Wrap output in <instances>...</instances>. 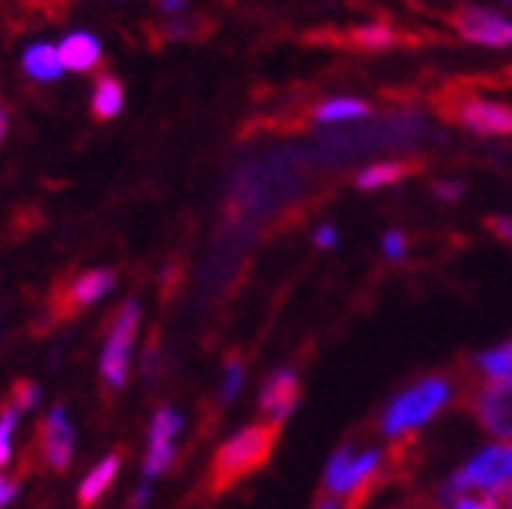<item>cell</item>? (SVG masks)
Segmentation results:
<instances>
[{
    "label": "cell",
    "mask_w": 512,
    "mask_h": 509,
    "mask_svg": "<svg viewBox=\"0 0 512 509\" xmlns=\"http://www.w3.org/2000/svg\"><path fill=\"white\" fill-rule=\"evenodd\" d=\"M122 100H125L122 82L113 79V75H100L97 85H94V94H91V110H94V116L97 119H113V116H119Z\"/></svg>",
    "instance_id": "d6986e66"
},
{
    "label": "cell",
    "mask_w": 512,
    "mask_h": 509,
    "mask_svg": "<svg viewBox=\"0 0 512 509\" xmlns=\"http://www.w3.org/2000/svg\"><path fill=\"white\" fill-rule=\"evenodd\" d=\"M503 485H512V444L488 441L434 488V503L444 509L459 497H469V494L484 497Z\"/></svg>",
    "instance_id": "7a4b0ae2"
},
{
    "label": "cell",
    "mask_w": 512,
    "mask_h": 509,
    "mask_svg": "<svg viewBox=\"0 0 512 509\" xmlns=\"http://www.w3.org/2000/svg\"><path fill=\"white\" fill-rule=\"evenodd\" d=\"M178 431H182V416H178L175 410H169V406H163V410L150 422V441H147V460H144L147 481L163 475L172 466Z\"/></svg>",
    "instance_id": "30bf717a"
},
{
    "label": "cell",
    "mask_w": 512,
    "mask_h": 509,
    "mask_svg": "<svg viewBox=\"0 0 512 509\" xmlns=\"http://www.w3.org/2000/svg\"><path fill=\"white\" fill-rule=\"evenodd\" d=\"M272 447H275V425L256 422V425L238 428L213 456V472H210L213 488L219 491L232 488L235 481L256 472L272 456Z\"/></svg>",
    "instance_id": "3957f363"
},
{
    "label": "cell",
    "mask_w": 512,
    "mask_h": 509,
    "mask_svg": "<svg viewBox=\"0 0 512 509\" xmlns=\"http://www.w3.org/2000/svg\"><path fill=\"white\" fill-rule=\"evenodd\" d=\"M338 241H341V235H338V228L335 225H319L316 232H313V244L319 247V250H331V247H338Z\"/></svg>",
    "instance_id": "83f0119b"
},
{
    "label": "cell",
    "mask_w": 512,
    "mask_h": 509,
    "mask_svg": "<svg viewBox=\"0 0 512 509\" xmlns=\"http://www.w3.org/2000/svg\"><path fill=\"white\" fill-rule=\"evenodd\" d=\"M434 197L444 200V203H456L466 197V182H459V178H444V182L434 185Z\"/></svg>",
    "instance_id": "cb8c5ba5"
},
{
    "label": "cell",
    "mask_w": 512,
    "mask_h": 509,
    "mask_svg": "<svg viewBox=\"0 0 512 509\" xmlns=\"http://www.w3.org/2000/svg\"><path fill=\"white\" fill-rule=\"evenodd\" d=\"M453 25L459 38L469 44L491 47V50H506L512 47V16L494 7H463L453 16Z\"/></svg>",
    "instance_id": "52a82bcc"
},
{
    "label": "cell",
    "mask_w": 512,
    "mask_h": 509,
    "mask_svg": "<svg viewBox=\"0 0 512 509\" xmlns=\"http://www.w3.org/2000/svg\"><path fill=\"white\" fill-rule=\"evenodd\" d=\"M244 378H247V372H244V363L241 360H228L225 363V375H222V400L225 403L238 400V394L244 388Z\"/></svg>",
    "instance_id": "603a6c76"
},
{
    "label": "cell",
    "mask_w": 512,
    "mask_h": 509,
    "mask_svg": "<svg viewBox=\"0 0 512 509\" xmlns=\"http://www.w3.org/2000/svg\"><path fill=\"white\" fill-rule=\"evenodd\" d=\"M456 400V381L450 375H422L409 381L403 391H397L388 403H384L378 431L388 441H403L409 435H419L434 419H441L450 403Z\"/></svg>",
    "instance_id": "6da1fadb"
},
{
    "label": "cell",
    "mask_w": 512,
    "mask_h": 509,
    "mask_svg": "<svg viewBox=\"0 0 512 509\" xmlns=\"http://www.w3.org/2000/svg\"><path fill=\"white\" fill-rule=\"evenodd\" d=\"M185 7H188V0H160L163 13H182Z\"/></svg>",
    "instance_id": "1f68e13d"
},
{
    "label": "cell",
    "mask_w": 512,
    "mask_h": 509,
    "mask_svg": "<svg viewBox=\"0 0 512 509\" xmlns=\"http://www.w3.org/2000/svg\"><path fill=\"white\" fill-rule=\"evenodd\" d=\"M500 4H506V7H512V0H500Z\"/></svg>",
    "instance_id": "e575fe53"
},
{
    "label": "cell",
    "mask_w": 512,
    "mask_h": 509,
    "mask_svg": "<svg viewBox=\"0 0 512 509\" xmlns=\"http://www.w3.org/2000/svg\"><path fill=\"white\" fill-rule=\"evenodd\" d=\"M7 132H10V113H7L4 104H0V141L7 138Z\"/></svg>",
    "instance_id": "d6a6232c"
},
{
    "label": "cell",
    "mask_w": 512,
    "mask_h": 509,
    "mask_svg": "<svg viewBox=\"0 0 512 509\" xmlns=\"http://www.w3.org/2000/svg\"><path fill=\"white\" fill-rule=\"evenodd\" d=\"M444 509H481V497H475V494L459 497V500H453V503H450V506H444Z\"/></svg>",
    "instance_id": "f546056e"
},
{
    "label": "cell",
    "mask_w": 512,
    "mask_h": 509,
    "mask_svg": "<svg viewBox=\"0 0 512 509\" xmlns=\"http://www.w3.org/2000/svg\"><path fill=\"white\" fill-rule=\"evenodd\" d=\"M113 282H116V275L110 269H91V272L79 275L72 282V288H69L72 303H79V307H91V303H97L100 297L110 294Z\"/></svg>",
    "instance_id": "ac0fdd59"
},
{
    "label": "cell",
    "mask_w": 512,
    "mask_h": 509,
    "mask_svg": "<svg viewBox=\"0 0 512 509\" xmlns=\"http://www.w3.org/2000/svg\"><path fill=\"white\" fill-rule=\"evenodd\" d=\"M372 110L363 97H328L322 104L313 110V119L319 125H347V122H356V119H366Z\"/></svg>",
    "instance_id": "5bb4252c"
},
{
    "label": "cell",
    "mask_w": 512,
    "mask_h": 509,
    "mask_svg": "<svg viewBox=\"0 0 512 509\" xmlns=\"http://www.w3.org/2000/svg\"><path fill=\"white\" fill-rule=\"evenodd\" d=\"M138 322H141V307L132 300L116 313L110 335H107V347L100 353V375L110 388H122L128 378V366H132V344L138 335Z\"/></svg>",
    "instance_id": "5b68a950"
},
{
    "label": "cell",
    "mask_w": 512,
    "mask_h": 509,
    "mask_svg": "<svg viewBox=\"0 0 512 509\" xmlns=\"http://www.w3.org/2000/svg\"><path fill=\"white\" fill-rule=\"evenodd\" d=\"M41 447H44V460L54 469H66L72 463L75 428H72L63 406H54V410L47 413L44 428H41Z\"/></svg>",
    "instance_id": "8fae6325"
},
{
    "label": "cell",
    "mask_w": 512,
    "mask_h": 509,
    "mask_svg": "<svg viewBox=\"0 0 512 509\" xmlns=\"http://www.w3.org/2000/svg\"><path fill=\"white\" fill-rule=\"evenodd\" d=\"M353 41L366 47V50H388L397 35L391 25H384V22H369V25H360V29L353 32Z\"/></svg>",
    "instance_id": "ffe728a7"
},
{
    "label": "cell",
    "mask_w": 512,
    "mask_h": 509,
    "mask_svg": "<svg viewBox=\"0 0 512 509\" xmlns=\"http://www.w3.org/2000/svg\"><path fill=\"white\" fill-rule=\"evenodd\" d=\"M381 257L388 263H403L409 257V238L400 228H391V232L381 235Z\"/></svg>",
    "instance_id": "7402d4cb"
},
{
    "label": "cell",
    "mask_w": 512,
    "mask_h": 509,
    "mask_svg": "<svg viewBox=\"0 0 512 509\" xmlns=\"http://www.w3.org/2000/svg\"><path fill=\"white\" fill-rule=\"evenodd\" d=\"M16 491H19V488H16V481H10L7 475H0V509L16 500Z\"/></svg>",
    "instance_id": "f1b7e54d"
},
{
    "label": "cell",
    "mask_w": 512,
    "mask_h": 509,
    "mask_svg": "<svg viewBox=\"0 0 512 509\" xmlns=\"http://www.w3.org/2000/svg\"><path fill=\"white\" fill-rule=\"evenodd\" d=\"M459 125L481 138H509L512 135V107L488 97H469L459 107Z\"/></svg>",
    "instance_id": "9c48e42d"
},
{
    "label": "cell",
    "mask_w": 512,
    "mask_h": 509,
    "mask_svg": "<svg viewBox=\"0 0 512 509\" xmlns=\"http://www.w3.org/2000/svg\"><path fill=\"white\" fill-rule=\"evenodd\" d=\"M22 69L35 82H54V79H60V75H63V63H60L57 47L54 44H44V41L25 47Z\"/></svg>",
    "instance_id": "9a60e30c"
},
{
    "label": "cell",
    "mask_w": 512,
    "mask_h": 509,
    "mask_svg": "<svg viewBox=\"0 0 512 509\" xmlns=\"http://www.w3.org/2000/svg\"><path fill=\"white\" fill-rule=\"evenodd\" d=\"M316 509H344V500H335V497H325L316 503Z\"/></svg>",
    "instance_id": "836d02e7"
},
{
    "label": "cell",
    "mask_w": 512,
    "mask_h": 509,
    "mask_svg": "<svg viewBox=\"0 0 512 509\" xmlns=\"http://www.w3.org/2000/svg\"><path fill=\"white\" fill-rule=\"evenodd\" d=\"M57 54H60L63 69H69V72H91V69H97L100 54H104V50H100V41L91 32H72V35H66L57 44Z\"/></svg>",
    "instance_id": "7c38bea8"
},
{
    "label": "cell",
    "mask_w": 512,
    "mask_h": 509,
    "mask_svg": "<svg viewBox=\"0 0 512 509\" xmlns=\"http://www.w3.org/2000/svg\"><path fill=\"white\" fill-rule=\"evenodd\" d=\"M488 228L494 232V238H500L503 244H512V216L509 213H497L488 219Z\"/></svg>",
    "instance_id": "4316f807"
},
{
    "label": "cell",
    "mask_w": 512,
    "mask_h": 509,
    "mask_svg": "<svg viewBox=\"0 0 512 509\" xmlns=\"http://www.w3.org/2000/svg\"><path fill=\"white\" fill-rule=\"evenodd\" d=\"M300 394L303 388H300V375L294 366H278L275 372H269L260 388V410L266 422L275 428L285 425L300 406Z\"/></svg>",
    "instance_id": "ba28073f"
},
{
    "label": "cell",
    "mask_w": 512,
    "mask_h": 509,
    "mask_svg": "<svg viewBox=\"0 0 512 509\" xmlns=\"http://www.w3.org/2000/svg\"><path fill=\"white\" fill-rule=\"evenodd\" d=\"M16 422H19V410H16V406H7L4 416H0V466H7L10 456H13Z\"/></svg>",
    "instance_id": "44dd1931"
},
{
    "label": "cell",
    "mask_w": 512,
    "mask_h": 509,
    "mask_svg": "<svg viewBox=\"0 0 512 509\" xmlns=\"http://www.w3.org/2000/svg\"><path fill=\"white\" fill-rule=\"evenodd\" d=\"M116 472H119V456H116V453L104 456V460H100V463L85 475L82 488H79V503H82L85 509H91L100 497H104V494L110 491Z\"/></svg>",
    "instance_id": "e0dca14e"
},
{
    "label": "cell",
    "mask_w": 512,
    "mask_h": 509,
    "mask_svg": "<svg viewBox=\"0 0 512 509\" xmlns=\"http://www.w3.org/2000/svg\"><path fill=\"white\" fill-rule=\"evenodd\" d=\"M469 410L484 435L512 444V381H481L469 397Z\"/></svg>",
    "instance_id": "8992f818"
},
{
    "label": "cell",
    "mask_w": 512,
    "mask_h": 509,
    "mask_svg": "<svg viewBox=\"0 0 512 509\" xmlns=\"http://www.w3.org/2000/svg\"><path fill=\"white\" fill-rule=\"evenodd\" d=\"M472 369L481 381H512V341L484 347L472 356Z\"/></svg>",
    "instance_id": "4fadbf2b"
},
{
    "label": "cell",
    "mask_w": 512,
    "mask_h": 509,
    "mask_svg": "<svg viewBox=\"0 0 512 509\" xmlns=\"http://www.w3.org/2000/svg\"><path fill=\"white\" fill-rule=\"evenodd\" d=\"M406 172H409V166L400 160H378V163H369L356 172L353 182L360 191H384V188H394L397 182H403Z\"/></svg>",
    "instance_id": "2e32d148"
},
{
    "label": "cell",
    "mask_w": 512,
    "mask_h": 509,
    "mask_svg": "<svg viewBox=\"0 0 512 509\" xmlns=\"http://www.w3.org/2000/svg\"><path fill=\"white\" fill-rule=\"evenodd\" d=\"M388 466V453L378 444L369 447H356L344 444L328 456L325 472H322V485L328 497L347 500V497H360L366 488L375 485V478Z\"/></svg>",
    "instance_id": "277c9868"
},
{
    "label": "cell",
    "mask_w": 512,
    "mask_h": 509,
    "mask_svg": "<svg viewBox=\"0 0 512 509\" xmlns=\"http://www.w3.org/2000/svg\"><path fill=\"white\" fill-rule=\"evenodd\" d=\"M150 494H153V488H150V481H144V485L135 491V497H132V506L135 509H144L147 506V500H150Z\"/></svg>",
    "instance_id": "4dcf8cb0"
},
{
    "label": "cell",
    "mask_w": 512,
    "mask_h": 509,
    "mask_svg": "<svg viewBox=\"0 0 512 509\" xmlns=\"http://www.w3.org/2000/svg\"><path fill=\"white\" fill-rule=\"evenodd\" d=\"M481 509H512V485H503L481 497Z\"/></svg>",
    "instance_id": "484cf974"
},
{
    "label": "cell",
    "mask_w": 512,
    "mask_h": 509,
    "mask_svg": "<svg viewBox=\"0 0 512 509\" xmlns=\"http://www.w3.org/2000/svg\"><path fill=\"white\" fill-rule=\"evenodd\" d=\"M38 397H41V391H38V385H16V391H13V406L19 413H25V410H32V406L38 403Z\"/></svg>",
    "instance_id": "d4e9b609"
}]
</instances>
